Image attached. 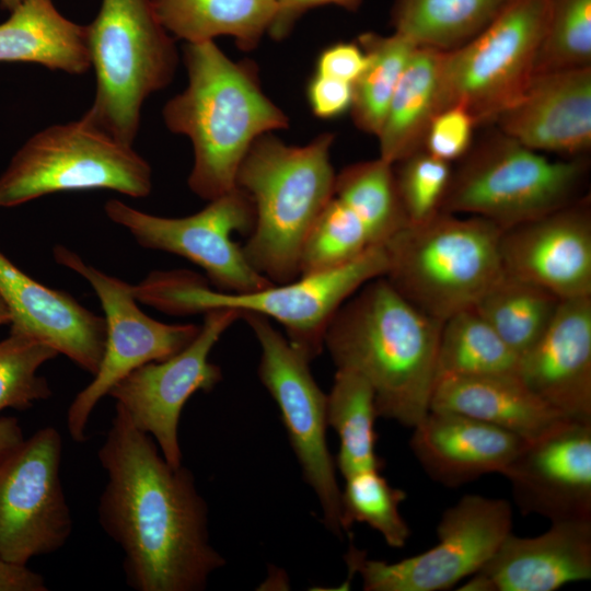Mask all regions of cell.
I'll list each match as a JSON object with an SVG mask.
<instances>
[{
  "mask_svg": "<svg viewBox=\"0 0 591 591\" xmlns=\"http://www.w3.org/2000/svg\"><path fill=\"white\" fill-rule=\"evenodd\" d=\"M159 450L115 404L97 451L107 477L97 519L123 551L131 589L200 591L225 560L210 544L207 503L192 472L172 466Z\"/></svg>",
  "mask_w": 591,
  "mask_h": 591,
  "instance_id": "obj_1",
  "label": "cell"
},
{
  "mask_svg": "<svg viewBox=\"0 0 591 591\" xmlns=\"http://www.w3.org/2000/svg\"><path fill=\"white\" fill-rule=\"evenodd\" d=\"M442 323L381 276L337 310L324 348L337 369L356 372L370 384L379 417L413 428L430 410Z\"/></svg>",
  "mask_w": 591,
  "mask_h": 591,
  "instance_id": "obj_2",
  "label": "cell"
},
{
  "mask_svg": "<svg viewBox=\"0 0 591 591\" xmlns=\"http://www.w3.org/2000/svg\"><path fill=\"white\" fill-rule=\"evenodd\" d=\"M186 88L162 109L167 129L194 150L187 184L212 200L235 187L237 170L260 136L289 127L288 115L264 92L252 60L231 59L215 40L186 43Z\"/></svg>",
  "mask_w": 591,
  "mask_h": 591,
  "instance_id": "obj_3",
  "label": "cell"
},
{
  "mask_svg": "<svg viewBox=\"0 0 591 591\" xmlns=\"http://www.w3.org/2000/svg\"><path fill=\"white\" fill-rule=\"evenodd\" d=\"M334 134L303 146L287 144L274 132L257 138L235 178L252 200L255 222L243 253L251 266L274 283L300 277L305 239L334 196L331 161Z\"/></svg>",
  "mask_w": 591,
  "mask_h": 591,
  "instance_id": "obj_4",
  "label": "cell"
},
{
  "mask_svg": "<svg viewBox=\"0 0 591 591\" xmlns=\"http://www.w3.org/2000/svg\"><path fill=\"white\" fill-rule=\"evenodd\" d=\"M386 269V252L378 245L337 268L250 292L217 290L187 270L152 271L132 291L137 301L172 315L212 310L263 315L281 324L290 344L311 361L323 351L327 325L341 304Z\"/></svg>",
  "mask_w": 591,
  "mask_h": 591,
  "instance_id": "obj_5",
  "label": "cell"
},
{
  "mask_svg": "<svg viewBox=\"0 0 591 591\" xmlns=\"http://www.w3.org/2000/svg\"><path fill=\"white\" fill-rule=\"evenodd\" d=\"M501 233L487 219L440 211L383 244L384 277L413 305L443 322L474 306L502 274Z\"/></svg>",
  "mask_w": 591,
  "mask_h": 591,
  "instance_id": "obj_6",
  "label": "cell"
},
{
  "mask_svg": "<svg viewBox=\"0 0 591 591\" xmlns=\"http://www.w3.org/2000/svg\"><path fill=\"white\" fill-rule=\"evenodd\" d=\"M86 31L96 90L83 117L132 146L143 103L174 78L178 63L174 38L151 0H102Z\"/></svg>",
  "mask_w": 591,
  "mask_h": 591,
  "instance_id": "obj_7",
  "label": "cell"
},
{
  "mask_svg": "<svg viewBox=\"0 0 591 591\" xmlns=\"http://www.w3.org/2000/svg\"><path fill=\"white\" fill-rule=\"evenodd\" d=\"M441 211L487 219L502 230L580 199L583 157L551 160L501 131L460 160Z\"/></svg>",
  "mask_w": 591,
  "mask_h": 591,
  "instance_id": "obj_8",
  "label": "cell"
},
{
  "mask_svg": "<svg viewBox=\"0 0 591 591\" xmlns=\"http://www.w3.org/2000/svg\"><path fill=\"white\" fill-rule=\"evenodd\" d=\"M91 189L146 197L152 189V170L131 144L82 116L46 127L24 142L0 175V207Z\"/></svg>",
  "mask_w": 591,
  "mask_h": 591,
  "instance_id": "obj_9",
  "label": "cell"
},
{
  "mask_svg": "<svg viewBox=\"0 0 591 591\" xmlns=\"http://www.w3.org/2000/svg\"><path fill=\"white\" fill-rule=\"evenodd\" d=\"M548 0H511L475 37L443 51L441 111L464 106L477 125L495 121L534 74Z\"/></svg>",
  "mask_w": 591,
  "mask_h": 591,
  "instance_id": "obj_10",
  "label": "cell"
},
{
  "mask_svg": "<svg viewBox=\"0 0 591 591\" xmlns=\"http://www.w3.org/2000/svg\"><path fill=\"white\" fill-rule=\"evenodd\" d=\"M511 505L501 498L465 495L442 513L438 543L396 563L368 559L350 545L346 561L366 591H443L478 571L511 532Z\"/></svg>",
  "mask_w": 591,
  "mask_h": 591,
  "instance_id": "obj_11",
  "label": "cell"
},
{
  "mask_svg": "<svg viewBox=\"0 0 591 591\" xmlns=\"http://www.w3.org/2000/svg\"><path fill=\"white\" fill-rule=\"evenodd\" d=\"M104 210L142 247L176 254L199 266L217 290L241 293L274 283L251 266L232 239L233 233L250 234L255 222L252 200L236 186L182 218L150 215L118 199L106 201Z\"/></svg>",
  "mask_w": 591,
  "mask_h": 591,
  "instance_id": "obj_12",
  "label": "cell"
},
{
  "mask_svg": "<svg viewBox=\"0 0 591 591\" xmlns=\"http://www.w3.org/2000/svg\"><path fill=\"white\" fill-rule=\"evenodd\" d=\"M54 257L91 285L106 323V341L99 370L76 395L67 412L71 439L84 442L90 416L99 401L135 369L179 352L196 337L200 326L166 324L148 316L139 308L131 285L86 264L63 245L54 247Z\"/></svg>",
  "mask_w": 591,
  "mask_h": 591,
  "instance_id": "obj_13",
  "label": "cell"
},
{
  "mask_svg": "<svg viewBox=\"0 0 591 591\" xmlns=\"http://www.w3.org/2000/svg\"><path fill=\"white\" fill-rule=\"evenodd\" d=\"M259 347L258 376L275 399L304 480L315 491L324 525L343 536L341 490L335 463L326 443L327 395L310 371V360L267 317L245 313Z\"/></svg>",
  "mask_w": 591,
  "mask_h": 591,
  "instance_id": "obj_14",
  "label": "cell"
},
{
  "mask_svg": "<svg viewBox=\"0 0 591 591\" xmlns=\"http://www.w3.org/2000/svg\"><path fill=\"white\" fill-rule=\"evenodd\" d=\"M62 438L47 426L0 459V557L27 565L59 551L73 521L60 479Z\"/></svg>",
  "mask_w": 591,
  "mask_h": 591,
  "instance_id": "obj_15",
  "label": "cell"
},
{
  "mask_svg": "<svg viewBox=\"0 0 591 591\" xmlns=\"http://www.w3.org/2000/svg\"><path fill=\"white\" fill-rule=\"evenodd\" d=\"M204 315L189 345L165 360L135 369L107 394L138 429L154 439L174 467L182 465L178 422L183 407L194 393L210 392L221 381V369L209 361V355L224 332L241 318L233 310H212Z\"/></svg>",
  "mask_w": 591,
  "mask_h": 591,
  "instance_id": "obj_16",
  "label": "cell"
},
{
  "mask_svg": "<svg viewBox=\"0 0 591 591\" xmlns=\"http://www.w3.org/2000/svg\"><path fill=\"white\" fill-rule=\"evenodd\" d=\"M502 475L522 514L591 521V421L565 419L526 441Z\"/></svg>",
  "mask_w": 591,
  "mask_h": 591,
  "instance_id": "obj_17",
  "label": "cell"
},
{
  "mask_svg": "<svg viewBox=\"0 0 591 591\" xmlns=\"http://www.w3.org/2000/svg\"><path fill=\"white\" fill-rule=\"evenodd\" d=\"M502 273L538 285L561 300L591 296L589 198L502 230Z\"/></svg>",
  "mask_w": 591,
  "mask_h": 591,
  "instance_id": "obj_18",
  "label": "cell"
},
{
  "mask_svg": "<svg viewBox=\"0 0 591 591\" xmlns=\"http://www.w3.org/2000/svg\"><path fill=\"white\" fill-rule=\"evenodd\" d=\"M495 123L535 151L582 157L591 147V67L535 72Z\"/></svg>",
  "mask_w": 591,
  "mask_h": 591,
  "instance_id": "obj_19",
  "label": "cell"
},
{
  "mask_svg": "<svg viewBox=\"0 0 591 591\" xmlns=\"http://www.w3.org/2000/svg\"><path fill=\"white\" fill-rule=\"evenodd\" d=\"M518 375L564 418L591 421V296L561 300L545 333L520 357Z\"/></svg>",
  "mask_w": 591,
  "mask_h": 591,
  "instance_id": "obj_20",
  "label": "cell"
},
{
  "mask_svg": "<svg viewBox=\"0 0 591 591\" xmlns=\"http://www.w3.org/2000/svg\"><path fill=\"white\" fill-rule=\"evenodd\" d=\"M0 294L10 311V333L47 344L82 370L97 372L106 341L104 316L37 282L1 252Z\"/></svg>",
  "mask_w": 591,
  "mask_h": 591,
  "instance_id": "obj_21",
  "label": "cell"
},
{
  "mask_svg": "<svg viewBox=\"0 0 591 591\" xmlns=\"http://www.w3.org/2000/svg\"><path fill=\"white\" fill-rule=\"evenodd\" d=\"M534 537L510 532L463 591H554L591 578V521H559Z\"/></svg>",
  "mask_w": 591,
  "mask_h": 591,
  "instance_id": "obj_22",
  "label": "cell"
},
{
  "mask_svg": "<svg viewBox=\"0 0 591 591\" xmlns=\"http://www.w3.org/2000/svg\"><path fill=\"white\" fill-rule=\"evenodd\" d=\"M413 429L409 448L436 483L456 488L505 472L525 444L521 437L452 412L429 410Z\"/></svg>",
  "mask_w": 591,
  "mask_h": 591,
  "instance_id": "obj_23",
  "label": "cell"
},
{
  "mask_svg": "<svg viewBox=\"0 0 591 591\" xmlns=\"http://www.w3.org/2000/svg\"><path fill=\"white\" fill-rule=\"evenodd\" d=\"M430 410L465 415L525 441L540 438L566 419L531 392L518 373L440 379Z\"/></svg>",
  "mask_w": 591,
  "mask_h": 591,
  "instance_id": "obj_24",
  "label": "cell"
},
{
  "mask_svg": "<svg viewBox=\"0 0 591 591\" xmlns=\"http://www.w3.org/2000/svg\"><path fill=\"white\" fill-rule=\"evenodd\" d=\"M0 61L84 74L91 68L86 25L66 19L53 0H21L0 24Z\"/></svg>",
  "mask_w": 591,
  "mask_h": 591,
  "instance_id": "obj_25",
  "label": "cell"
},
{
  "mask_svg": "<svg viewBox=\"0 0 591 591\" xmlns=\"http://www.w3.org/2000/svg\"><path fill=\"white\" fill-rule=\"evenodd\" d=\"M442 57L431 48L414 51L376 136L382 160L395 164L422 149L429 124L441 111Z\"/></svg>",
  "mask_w": 591,
  "mask_h": 591,
  "instance_id": "obj_26",
  "label": "cell"
},
{
  "mask_svg": "<svg viewBox=\"0 0 591 591\" xmlns=\"http://www.w3.org/2000/svg\"><path fill=\"white\" fill-rule=\"evenodd\" d=\"M163 27L186 43L230 36L241 50L255 49L269 33L276 0H151Z\"/></svg>",
  "mask_w": 591,
  "mask_h": 591,
  "instance_id": "obj_27",
  "label": "cell"
},
{
  "mask_svg": "<svg viewBox=\"0 0 591 591\" xmlns=\"http://www.w3.org/2000/svg\"><path fill=\"white\" fill-rule=\"evenodd\" d=\"M511 0H395L391 23L417 47L453 50L480 33Z\"/></svg>",
  "mask_w": 591,
  "mask_h": 591,
  "instance_id": "obj_28",
  "label": "cell"
},
{
  "mask_svg": "<svg viewBox=\"0 0 591 591\" xmlns=\"http://www.w3.org/2000/svg\"><path fill=\"white\" fill-rule=\"evenodd\" d=\"M376 417L370 384L356 372L337 369L327 395V425L334 428L339 438L336 465L344 478L384 467V461L375 452Z\"/></svg>",
  "mask_w": 591,
  "mask_h": 591,
  "instance_id": "obj_29",
  "label": "cell"
},
{
  "mask_svg": "<svg viewBox=\"0 0 591 591\" xmlns=\"http://www.w3.org/2000/svg\"><path fill=\"white\" fill-rule=\"evenodd\" d=\"M560 302L549 290L502 273L474 308L520 358L545 333Z\"/></svg>",
  "mask_w": 591,
  "mask_h": 591,
  "instance_id": "obj_30",
  "label": "cell"
},
{
  "mask_svg": "<svg viewBox=\"0 0 591 591\" xmlns=\"http://www.w3.org/2000/svg\"><path fill=\"white\" fill-rule=\"evenodd\" d=\"M519 360V356L474 306L443 321L437 355V381L449 376L518 373Z\"/></svg>",
  "mask_w": 591,
  "mask_h": 591,
  "instance_id": "obj_31",
  "label": "cell"
},
{
  "mask_svg": "<svg viewBox=\"0 0 591 591\" xmlns=\"http://www.w3.org/2000/svg\"><path fill=\"white\" fill-rule=\"evenodd\" d=\"M357 43L368 62L352 84L350 113L360 130L378 136L398 81L417 46L398 33L380 35L367 32Z\"/></svg>",
  "mask_w": 591,
  "mask_h": 591,
  "instance_id": "obj_32",
  "label": "cell"
},
{
  "mask_svg": "<svg viewBox=\"0 0 591 591\" xmlns=\"http://www.w3.org/2000/svg\"><path fill=\"white\" fill-rule=\"evenodd\" d=\"M334 196L358 216L375 245H383L408 224L393 164L380 157L350 164L336 174Z\"/></svg>",
  "mask_w": 591,
  "mask_h": 591,
  "instance_id": "obj_33",
  "label": "cell"
},
{
  "mask_svg": "<svg viewBox=\"0 0 591 591\" xmlns=\"http://www.w3.org/2000/svg\"><path fill=\"white\" fill-rule=\"evenodd\" d=\"M345 479L340 498L343 531L348 532L355 522L366 523L378 531L389 546H405L410 530L398 508L406 493L391 486L376 470L362 471Z\"/></svg>",
  "mask_w": 591,
  "mask_h": 591,
  "instance_id": "obj_34",
  "label": "cell"
},
{
  "mask_svg": "<svg viewBox=\"0 0 591 591\" xmlns=\"http://www.w3.org/2000/svg\"><path fill=\"white\" fill-rule=\"evenodd\" d=\"M378 246L358 216L335 196L310 230L300 259V276L343 266Z\"/></svg>",
  "mask_w": 591,
  "mask_h": 591,
  "instance_id": "obj_35",
  "label": "cell"
},
{
  "mask_svg": "<svg viewBox=\"0 0 591 591\" xmlns=\"http://www.w3.org/2000/svg\"><path fill=\"white\" fill-rule=\"evenodd\" d=\"M591 67V0H548L534 73Z\"/></svg>",
  "mask_w": 591,
  "mask_h": 591,
  "instance_id": "obj_36",
  "label": "cell"
},
{
  "mask_svg": "<svg viewBox=\"0 0 591 591\" xmlns=\"http://www.w3.org/2000/svg\"><path fill=\"white\" fill-rule=\"evenodd\" d=\"M59 354L47 344L10 333L0 341V412L25 410L35 402L53 395L48 381L38 369Z\"/></svg>",
  "mask_w": 591,
  "mask_h": 591,
  "instance_id": "obj_37",
  "label": "cell"
},
{
  "mask_svg": "<svg viewBox=\"0 0 591 591\" xmlns=\"http://www.w3.org/2000/svg\"><path fill=\"white\" fill-rule=\"evenodd\" d=\"M393 169L408 224L422 223L441 211L452 175L451 163L420 149L393 164Z\"/></svg>",
  "mask_w": 591,
  "mask_h": 591,
  "instance_id": "obj_38",
  "label": "cell"
},
{
  "mask_svg": "<svg viewBox=\"0 0 591 591\" xmlns=\"http://www.w3.org/2000/svg\"><path fill=\"white\" fill-rule=\"evenodd\" d=\"M476 126V120L464 106H449L432 118L422 149L448 163L460 161L473 147Z\"/></svg>",
  "mask_w": 591,
  "mask_h": 591,
  "instance_id": "obj_39",
  "label": "cell"
},
{
  "mask_svg": "<svg viewBox=\"0 0 591 591\" xmlns=\"http://www.w3.org/2000/svg\"><path fill=\"white\" fill-rule=\"evenodd\" d=\"M352 84L316 72L306 86V99L314 116L321 119L336 118L350 111Z\"/></svg>",
  "mask_w": 591,
  "mask_h": 591,
  "instance_id": "obj_40",
  "label": "cell"
},
{
  "mask_svg": "<svg viewBox=\"0 0 591 591\" xmlns=\"http://www.w3.org/2000/svg\"><path fill=\"white\" fill-rule=\"evenodd\" d=\"M367 62L368 57L358 43L340 42L321 51L315 72L354 84Z\"/></svg>",
  "mask_w": 591,
  "mask_h": 591,
  "instance_id": "obj_41",
  "label": "cell"
},
{
  "mask_svg": "<svg viewBox=\"0 0 591 591\" xmlns=\"http://www.w3.org/2000/svg\"><path fill=\"white\" fill-rule=\"evenodd\" d=\"M278 12L268 33L274 39L280 40L289 35L296 22L309 10L323 5H337L349 11H356L363 0H276Z\"/></svg>",
  "mask_w": 591,
  "mask_h": 591,
  "instance_id": "obj_42",
  "label": "cell"
},
{
  "mask_svg": "<svg viewBox=\"0 0 591 591\" xmlns=\"http://www.w3.org/2000/svg\"><path fill=\"white\" fill-rule=\"evenodd\" d=\"M44 577L27 565H19L0 557V591H47Z\"/></svg>",
  "mask_w": 591,
  "mask_h": 591,
  "instance_id": "obj_43",
  "label": "cell"
},
{
  "mask_svg": "<svg viewBox=\"0 0 591 591\" xmlns=\"http://www.w3.org/2000/svg\"><path fill=\"white\" fill-rule=\"evenodd\" d=\"M23 439L22 428L15 417H0V459Z\"/></svg>",
  "mask_w": 591,
  "mask_h": 591,
  "instance_id": "obj_44",
  "label": "cell"
},
{
  "mask_svg": "<svg viewBox=\"0 0 591 591\" xmlns=\"http://www.w3.org/2000/svg\"><path fill=\"white\" fill-rule=\"evenodd\" d=\"M10 321H11L10 311H9L3 298L0 294V326L5 325V324H10Z\"/></svg>",
  "mask_w": 591,
  "mask_h": 591,
  "instance_id": "obj_45",
  "label": "cell"
},
{
  "mask_svg": "<svg viewBox=\"0 0 591 591\" xmlns=\"http://www.w3.org/2000/svg\"><path fill=\"white\" fill-rule=\"evenodd\" d=\"M21 2V0H0V4L3 9L8 10V11H12L19 3Z\"/></svg>",
  "mask_w": 591,
  "mask_h": 591,
  "instance_id": "obj_46",
  "label": "cell"
}]
</instances>
